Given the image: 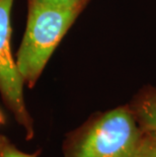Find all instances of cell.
Returning <instances> with one entry per match:
<instances>
[{
    "label": "cell",
    "instance_id": "1",
    "mask_svg": "<svg viewBox=\"0 0 156 157\" xmlns=\"http://www.w3.org/2000/svg\"><path fill=\"white\" fill-rule=\"evenodd\" d=\"M89 2L29 0L28 23L15 62L29 88L35 86L55 49Z\"/></svg>",
    "mask_w": 156,
    "mask_h": 157
},
{
    "label": "cell",
    "instance_id": "4",
    "mask_svg": "<svg viewBox=\"0 0 156 157\" xmlns=\"http://www.w3.org/2000/svg\"><path fill=\"white\" fill-rule=\"evenodd\" d=\"M129 105L142 129L156 130V87L141 88Z\"/></svg>",
    "mask_w": 156,
    "mask_h": 157
},
{
    "label": "cell",
    "instance_id": "5",
    "mask_svg": "<svg viewBox=\"0 0 156 157\" xmlns=\"http://www.w3.org/2000/svg\"><path fill=\"white\" fill-rule=\"evenodd\" d=\"M138 157H156V130L143 129Z\"/></svg>",
    "mask_w": 156,
    "mask_h": 157
},
{
    "label": "cell",
    "instance_id": "2",
    "mask_svg": "<svg viewBox=\"0 0 156 157\" xmlns=\"http://www.w3.org/2000/svg\"><path fill=\"white\" fill-rule=\"evenodd\" d=\"M143 129L130 105L93 113L63 143L64 157H138Z\"/></svg>",
    "mask_w": 156,
    "mask_h": 157
},
{
    "label": "cell",
    "instance_id": "7",
    "mask_svg": "<svg viewBox=\"0 0 156 157\" xmlns=\"http://www.w3.org/2000/svg\"><path fill=\"white\" fill-rule=\"evenodd\" d=\"M48 1H53V2H65L68 0H48Z\"/></svg>",
    "mask_w": 156,
    "mask_h": 157
},
{
    "label": "cell",
    "instance_id": "6",
    "mask_svg": "<svg viewBox=\"0 0 156 157\" xmlns=\"http://www.w3.org/2000/svg\"><path fill=\"white\" fill-rule=\"evenodd\" d=\"M41 150H36L35 153H25L21 151L7 137L0 135V157H38Z\"/></svg>",
    "mask_w": 156,
    "mask_h": 157
},
{
    "label": "cell",
    "instance_id": "3",
    "mask_svg": "<svg viewBox=\"0 0 156 157\" xmlns=\"http://www.w3.org/2000/svg\"><path fill=\"white\" fill-rule=\"evenodd\" d=\"M13 0H0V94L4 105L25 129V139L35 136L34 121L26 109L24 96L25 82L19 74L10 48V13Z\"/></svg>",
    "mask_w": 156,
    "mask_h": 157
},
{
    "label": "cell",
    "instance_id": "8",
    "mask_svg": "<svg viewBox=\"0 0 156 157\" xmlns=\"http://www.w3.org/2000/svg\"><path fill=\"white\" fill-rule=\"evenodd\" d=\"M3 122V119H2V117H1V113H0V123H2Z\"/></svg>",
    "mask_w": 156,
    "mask_h": 157
}]
</instances>
